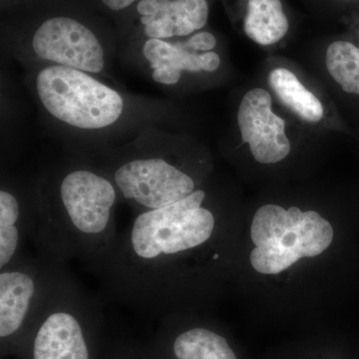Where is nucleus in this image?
Wrapping results in <instances>:
<instances>
[{"label": "nucleus", "mask_w": 359, "mask_h": 359, "mask_svg": "<svg viewBox=\"0 0 359 359\" xmlns=\"http://www.w3.org/2000/svg\"><path fill=\"white\" fill-rule=\"evenodd\" d=\"M71 154L102 170L135 214L166 207L199 189L197 175L183 164L181 141L161 127L142 130L116 147Z\"/></svg>", "instance_id": "nucleus-4"}, {"label": "nucleus", "mask_w": 359, "mask_h": 359, "mask_svg": "<svg viewBox=\"0 0 359 359\" xmlns=\"http://www.w3.org/2000/svg\"><path fill=\"white\" fill-rule=\"evenodd\" d=\"M243 142L261 164H275L287 157L290 142L285 122L271 110V97L266 90L255 88L245 94L237 114Z\"/></svg>", "instance_id": "nucleus-11"}, {"label": "nucleus", "mask_w": 359, "mask_h": 359, "mask_svg": "<svg viewBox=\"0 0 359 359\" xmlns=\"http://www.w3.org/2000/svg\"><path fill=\"white\" fill-rule=\"evenodd\" d=\"M269 82L280 100L302 120L318 123L323 119L320 101L299 82L292 71L276 68L269 74Z\"/></svg>", "instance_id": "nucleus-15"}, {"label": "nucleus", "mask_w": 359, "mask_h": 359, "mask_svg": "<svg viewBox=\"0 0 359 359\" xmlns=\"http://www.w3.org/2000/svg\"><path fill=\"white\" fill-rule=\"evenodd\" d=\"M250 238L256 245L250 257L252 268L278 275L302 257L323 254L332 245L334 229L318 212L264 205L252 219Z\"/></svg>", "instance_id": "nucleus-7"}, {"label": "nucleus", "mask_w": 359, "mask_h": 359, "mask_svg": "<svg viewBox=\"0 0 359 359\" xmlns=\"http://www.w3.org/2000/svg\"><path fill=\"white\" fill-rule=\"evenodd\" d=\"M37 254L61 264L78 259L95 273L118 237L116 208L122 202L112 180L71 155L32 178Z\"/></svg>", "instance_id": "nucleus-3"}, {"label": "nucleus", "mask_w": 359, "mask_h": 359, "mask_svg": "<svg viewBox=\"0 0 359 359\" xmlns=\"http://www.w3.org/2000/svg\"><path fill=\"white\" fill-rule=\"evenodd\" d=\"M131 8L119 45L136 39H174L204 28L209 18L207 0H139ZM130 9V8H129Z\"/></svg>", "instance_id": "nucleus-10"}, {"label": "nucleus", "mask_w": 359, "mask_h": 359, "mask_svg": "<svg viewBox=\"0 0 359 359\" xmlns=\"http://www.w3.org/2000/svg\"><path fill=\"white\" fill-rule=\"evenodd\" d=\"M105 340L100 297L68 273L60 276L18 359H99Z\"/></svg>", "instance_id": "nucleus-6"}, {"label": "nucleus", "mask_w": 359, "mask_h": 359, "mask_svg": "<svg viewBox=\"0 0 359 359\" xmlns=\"http://www.w3.org/2000/svg\"><path fill=\"white\" fill-rule=\"evenodd\" d=\"M2 46L23 68L63 66L114 82L112 70L119 41L74 14H47L29 25L11 28Z\"/></svg>", "instance_id": "nucleus-5"}, {"label": "nucleus", "mask_w": 359, "mask_h": 359, "mask_svg": "<svg viewBox=\"0 0 359 359\" xmlns=\"http://www.w3.org/2000/svg\"><path fill=\"white\" fill-rule=\"evenodd\" d=\"M99 359H151L146 346L126 339L104 340Z\"/></svg>", "instance_id": "nucleus-17"}, {"label": "nucleus", "mask_w": 359, "mask_h": 359, "mask_svg": "<svg viewBox=\"0 0 359 359\" xmlns=\"http://www.w3.org/2000/svg\"><path fill=\"white\" fill-rule=\"evenodd\" d=\"M328 72L346 93L359 95V48L346 41H335L327 48Z\"/></svg>", "instance_id": "nucleus-16"}, {"label": "nucleus", "mask_w": 359, "mask_h": 359, "mask_svg": "<svg viewBox=\"0 0 359 359\" xmlns=\"http://www.w3.org/2000/svg\"><path fill=\"white\" fill-rule=\"evenodd\" d=\"M207 200L199 188L166 207L136 212L95 271L104 297L153 316L181 302L184 261L216 235L218 221Z\"/></svg>", "instance_id": "nucleus-1"}, {"label": "nucleus", "mask_w": 359, "mask_h": 359, "mask_svg": "<svg viewBox=\"0 0 359 359\" xmlns=\"http://www.w3.org/2000/svg\"><path fill=\"white\" fill-rule=\"evenodd\" d=\"M36 224V204L32 180L2 176L0 185V269L26 254Z\"/></svg>", "instance_id": "nucleus-12"}, {"label": "nucleus", "mask_w": 359, "mask_h": 359, "mask_svg": "<svg viewBox=\"0 0 359 359\" xmlns=\"http://www.w3.org/2000/svg\"><path fill=\"white\" fill-rule=\"evenodd\" d=\"M25 82L45 124L71 153L116 147L148 127H161L171 106L136 95L103 78L63 66L25 68Z\"/></svg>", "instance_id": "nucleus-2"}, {"label": "nucleus", "mask_w": 359, "mask_h": 359, "mask_svg": "<svg viewBox=\"0 0 359 359\" xmlns=\"http://www.w3.org/2000/svg\"><path fill=\"white\" fill-rule=\"evenodd\" d=\"M216 36L209 32L174 39H136L119 45L118 60L158 86L176 89L190 78L221 69Z\"/></svg>", "instance_id": "nucleus-9"}, {"label": "nucleus", "mask_w": 359, "mask_h": 359, "mask_svg": "<svg viewBox=\"0 0 359 359\" xmlns=\"http://www.w3.org/2000/svg\"><path fill=\"white\" fill-rule=\"evenodd\" d=\"M289 20L280 0H249L245 18V34L261 45L280 41L289 32Z\"/></svg>", "instance_id": "nucleus-14"}, {"label": "nucleus", "mask_w": 359, "mask_h": 359, "mask_svg": "<svg viewBox=\"0 0 359 359\" xmlns=\"http://www.w3.org/2000/svg\"><path fill=\"white\" fill-rule=\"evenodd\" d=\"M66 266L27 252L0 269V353L15 356Z\"/></svg>", "instance_id": "nucleus-8"}, {"label": "nucleus", "mask_w": 359, "mask_h": 359, "mask_svg": "<svg viewBox=\"0 0 359 359\" xmlns=\"http://www.w3.org/2000/svg\"><path fill=\"white\" fill-rule=\"evenodd\" d=\"M146 349L151 359H238L226 337L212 328L197 325L176 332L168 320Z\"/></svg>", "instance_id": "nucleus-13"}, {"label": "nucleus", "mask_w": 359, "mask_h": 359, "mask_svg": "<svg viewBox=\"0 0 359 359\" xmlns=\"http://www.w3.org/2000/svg\"><path fill=\"white\" fill-rule=\"evenodd\" d=\"M139 0H97L106 11L114 13H126Z\"/></svg>", "instance_id": "nucleus-18"}]
</instances>
